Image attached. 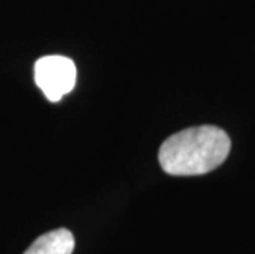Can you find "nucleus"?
<instances>
[{
    "instance_id": "f257e3e1",
    "label": "nucleus",
    "mask_w": 255,
    "mask_h": 254,
    "mask_svg": "<svg viewBox=\"0 0 255 254\" xmlns=\"http://www.w3.org/2000/svg\"><path fill=\"white\" fill-rule=\"evenodd\" d=\"M231 139L216 126L189 127L170 136L158 150L163 172L173 177L204 175L226 162Z\"/></svg>"
},
{
    "instance_id": "f03ea898",
    "label": "nucleus",
    "mask_w": 255,
    "mask_h": 254,
    "mask_svg": "<svg viewBox=\"0 0 255 254\" xmlns=\"http://www.w3.org/2000/svg\"><path fill=\"white\" fill-rule=\"evenodd\" d=\"M76 64L66 56L50 55L35 63V83L51 102L61 101L68 93H71L76 84Z\"/></svg>"
},
{
    "instance_id": "7ed1b4c3",
    "label": "nucleus",
    "mask_w": 255,
    "mask_h": 254,
    "mask_svg": "<svg viewBox=\"0 0 255 254\" xmlns=\"http://www.w3.org/2000/svg\"><path fill=\"white\" fill-rule=\"evenodd\" d=\"M74 236L69 230L59 228L41 235L23 254H73Z\"/></svg>"
}]
</instances>
